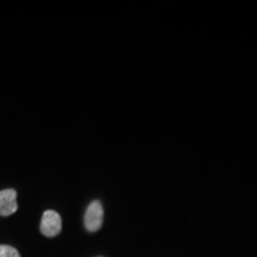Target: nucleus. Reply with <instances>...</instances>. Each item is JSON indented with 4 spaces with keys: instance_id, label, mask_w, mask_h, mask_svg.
Returning a JSON list of instances; mask_svg holds the SVG:
<instances>
[{
    "instance_id": "obj_3",
    "label": "nucleus",
    "mask_w": 257,
    "mask_h": 257,
    "mask_svg": "<svg viewBox=\"0 0 257 257\" xmlns=\"http://www.w3.org/2000/svg\"><path fill=\"white\" fill-rule=\"evenodd\" d=\"M18 210L17 192L12 188L0 192V216L8 217Z\"/></svg>"
},
{
    "instance_id": "obj_1",
    "label": "nucleus",
    "mask_w": 257,
    "mask_h": 257,
    "mask_svg": "<svg viewBox=\"0 0 257 257\" xmlns=\"http://www.w3.org/2000/svg\"><path fill=\"white\" fill-rule=\"evenodd\" d=\"M104 221V208L100 201H92L85 213V227L89 232H95L102 226Z\"/></svg>"
},
{
    "instance_id": "obj_2",
    "label": "nucleus",
    "mask_w": 257,
    "mask_h": 257,
    "mask_svg": "<svg viewBox=\"0 0 257 257\" xmlns=\"http://www.w3.org/2000/svg\"><path fill=\"white\" fill-rule=\"evenodd\" d=\"M41 232L46 237H55L62 230V219L57 212L48 210L43 213L41 220Z\"/></svg>"
},
{
    "instance_id": "obj_4",
    "label": "nucleus",
    "mask_w": 257,
    "mask_h": 257,
    "mask_svg": "<svg viewBox=\"0 0 257 257\" xmlns=\"http://www.w3.org/2000/svg\"><path fill=\"white\" fill-rule=\"evenodd\" d=\"M0 257H21V255L14 246L0 245Z\"/></svg>"
}]
</instances>
